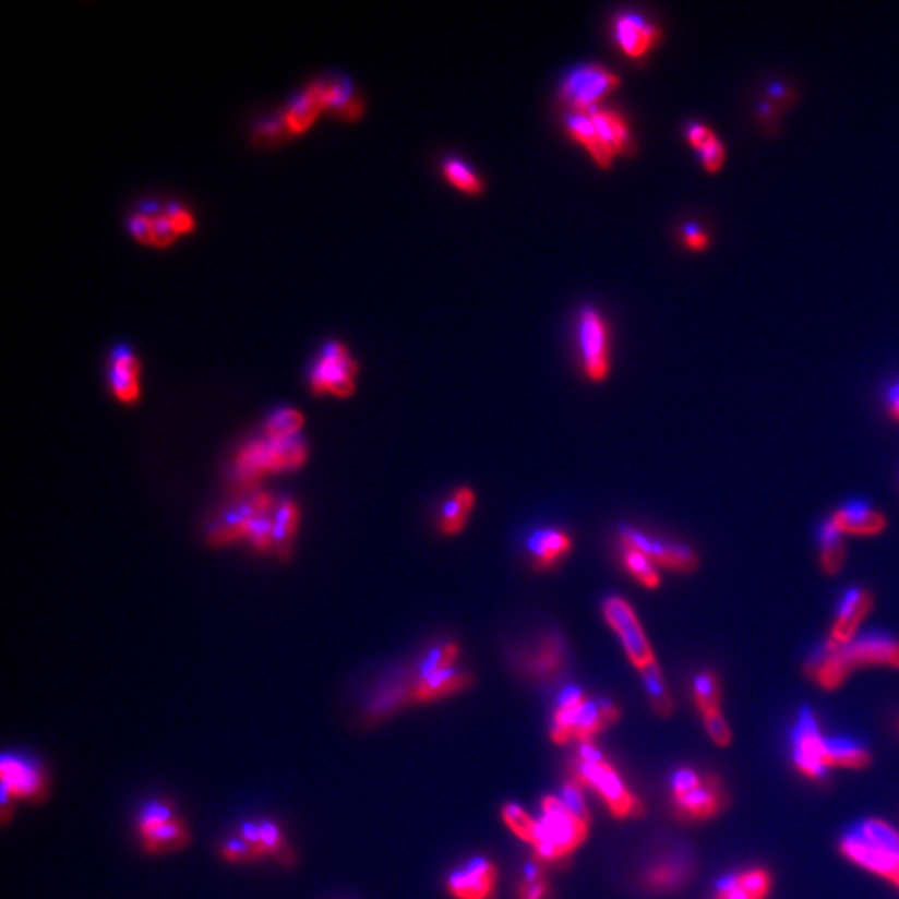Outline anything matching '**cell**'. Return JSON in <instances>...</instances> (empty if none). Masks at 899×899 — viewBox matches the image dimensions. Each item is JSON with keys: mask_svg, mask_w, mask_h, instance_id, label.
Listing matches in <instances>:
<instances>
[{"mask_svg": "<svg viewBox=\"0 0 899 899\" xmlns=\"http://www.w3.org/2000/svg\"><path fill=\"white\" fill-rule=\"evenodd\" d=\"M868 667L899 670V638L885 632L861 633L841 647L825 639L810 655L805 670L819 688L835 692L854 671Z\"/></svg>", "mask_w": 899, "mask_h": 899, "instance_id": "cell-1", "label": "cell"}, {"mask_svg": "<svg viewBox=\"0 0 899 899\" xmlns=\"http://www.w3.org/2000/svg\"><path fill=\"white\" fill-rule=\"evenodd\" d=\"M309 458V443L305 436L272 440L253 439L243 443L233 455L230 467L232 480L240 495L255 492L267 475L290 474L300 470Z\"/></svg>", "mask_w": 899, "mask_h": 899, "instance_id": "cell-2", "label": "cell"}, {"mask_svg": "<svg viewBox=\"0 0 899 899\" xmlns=\"http://www.w3.org/2000/svg\"><path fill=\"white\" fill-rule=\"evenodd\" d=\"M840 851L851 863L899 888V832L888 823L878 818L866 819L844 835Z\"/></svg>", "mask_w": 899, "mask_h": 899, "instance_id": "cell-3", "label": "cell"}, {"mask_svg": "<svg viewBox=\"0 0 899 899\" xmlns=\"http://www.w3.org/2000/svg\"><path fill=\"white\" fill-rule=\"evenodd\" d=\"M587 837L588 826L576 819L560 798H543L534 840L535 851L541 860H562L580 847Z\"/></svg>", "mask_w": 899, "mask_h": 899, "instance_id": "cell-4", "label": "cell"}, {"mask_svg": "<svg viewBox=\"0 0 899 899\" xmlns=\"http://www.w3.org/2000/svg\"><path fill=\"white\" fill-rule=\"evenodd\" d=\"M620 708L613 699H585L573 708H556L553 715L550 736L556 745H565L572 740L590 742L594 734L619 721Z\"/></svg>", "mask_w": 899, "mask_h": 899, "instance_id": "cell-5", "label": "cell"}, {"mask_svg": "<svg viewBox=\"0 0 899 899\" xmlns=\"http://www.w3.org/2000/svg\"><path fill=\"white\" fill-rule=\"evenodd\" d=\"M359 370V363L351 357L347 345L338 340L325 341L315 362L310 365V391L315 395L348 398L356 392Z\"/></svg>", "mask_w": 899, "mask_h": 899, "instance_id": "cell-6", "label": "cell"}, {"mask_svg": "<svg viewBox=\"0 0 899 899\" xmlns=\"http://www.w3.org/2000/svg\"><path fill=\"white\" fill-rule=\"evenodd\" d=\"M572 780L597 791L616 818H632L645 813L642 801L623 783L622 777L608 762L585 763L575 758L570 765Z\"/></svg>", "mask_w": 899, "mask_h": 899, "instance_id": "cell-7", "label": "cell"}, {"mask_svg": "<svg viewBox=\"0 0 899 899\" xmlns=\"http://www.w3.org/2000/svg\"><path fill=\"white\" fill-rule=\"evenodd\" d=\"M2 794L12 801H27L39 805L50 790L49 775L40 759L21 752H4L0 758Z\"/></svg>", "mask_w": 899, "mask_h": 899, "instance_id": "cell-8", "label": "cell"}, {"mask_svg": "<svg viewBox=\"0 0 899 899\" xmlns=\"http://www.w3.org/2000/svg\"><path fill=\"white\" fill-rule=\"evenodd\" d=\"M619 538L620 544H626L630 549L644 553L658 568L676 573H693L698 570V553L682 541L657 537L632 525H620Z\"/></svg>", "mask_w": 899, "mask_h": 899, "instance_id": "cell-9", "label": "cell"}, {"mask_svg": "<svg viewBox=\"0 0 899 899\" xmlns=\"http://www.w3.org/2000/svg\"><path fill=\"white\" fill-rule=\"evenodd\" d=\"M603 616L610 628L619 635L623 650L636 670L642 671L657 663L647 633L642 628V623L628 601L620 597L607 598L603 603Z\"/></svg>", "mask_w": 899, "mask_h": 899, "instance_id": "cell-10", "label": "cell"}, {"mask_svg": "<svg viewBox=\"0 0 899 899\" xmlns=\"http://www.w3.org/2000/svg\"><path fill=\"white\" fill-rule=\"evenodd\" d=\"M274 508V499L268 493L252 492L242 495V499L227 506L215 520L211 522L207 528L208 543L215 549H220L225 544L245 540L247 530L255 517H259L262 512Z\"/></svg>", "mask_w": 899, "mask_h": 899, "instance_id": "cell-11", "label": "cell"}, {"mask_svg": "<svg viewBox=\"0 0 899 899\" xmlns=\"http://www.w3.org/2000/svg\"><path fill=\"white\" fill-rule=\"evenodd\" d=\"M568 663V650L560 633H544L543 636L515 655L513 664L525 679L537 683H549L559 679Z\"/></svg>", "mask_w": 899, "mask_h": 899, "instance_id": "cell-12", "label": "cell"}, {"mask_svg": "<svg viewBox=\"0 0 899 899\" xmlns=\"http://www.w3.org/2000/svg\"><path fill=\"white\" fill-rule=\"evenodd\" d=\"M829 740L823 736L815 715L805 708L798 717L793 736V762L810 780H822L828 771Z\"/></svg>", "mask_w": 899, "mask_h": 899, "instance_id": "cell-13", "label": "cell"}, {"mask_svg": "<svg viewBox=\"0 0 899 899\" xmlns=\"http://www.w3.org/2000/svg\"><path fill=\"white\" fill-rule=\"evenodd\" d=\"M620 77L615 72L608 71L601 65H587L578 68L563 82V103L572 107L573 112H588L598 107L597 104L603 99L608 92L619 87Z\"/></svg>", "mask_w": 899, "mask_h": 899, "instance_id": "cell-14", "label": "cell"}, {"mask_svg": "<svg viewBox=\"0 0 899 899\" xmlns=\"http://www.w3.org/2000/svg\"><path fill=\"white\" fill-rule=\"evenodd\" d=\"M578 322V344L585 373L594 382L607 379L610 372V340L603 316L594 309H585Z\"/></svg>", "mask_w": 899, "mask_h": 899, "instance_id": "cell-15", "label": "cell"}, {"mask_svg": "<svg viewBox=\"0 0 899 899\" xmlns=\"http://www.w3.org/2000/svg\"><path fill=\"white\" fill-rule=\"evenodd\" d=\"M107 387L119 404L132 407L142 398V363L134 348L117 344L107 363Z\"/></svg>", "mask_w": 899, "mask_h": 899, "instance_id": "cell-16", "label": "cell"}, {"mask_svg": "<svg viewBox=\"0 0 899 899\" xmlns=\"http://www.w3.org/2000/svg\"><path fill=\"white\" fill-rule=\"evenodd\" d=\"M873 608H875V597L868 588L850 587L844 590L838 600L835 619H832L826 639L837 647L850 644L851 639L860 635L858 632L864 620L868 619L870 613L873 612Z\"/></svg>", "mask_w": 899, "mask_h": 899, "instance_id": "cell-17", "label": "cell"}, {"mask_svg": "<svg viewBox=\"0 0 899 899\" xmlns=\"http://www.w3.org/2000/svg\"><path fill=\"white\" fill-rule=\"evenodd\" d=\"M496 885V866L489 858L475 856L450 873V895L457 899H492Z\"/></svg>", "mask_w": 899, "mask_h": 899, "instance_id": "cell-18", "label": "cell"}, {"mask_svg": "<svg viewBox=\"0 0 899 899\" xmlns=\"http://www.w3.org/2000/svg\"><path fill=\"white\" fill-rule=\"evenodd\" d=\"M413 688V676H404V674H397L388 682L380 683L363 706V720L370 724L379 723L410 703H415Z\"/></svg>", "mask_w": 899, "mask_h": 899, "instance_id": "cell-19", "label": "cell"}, {"mask_svg": "<svg viewBox=\"0 0 899 899\" xmlns=\"http://www.w3.org/2000/svg\"><path fill=\"white\" fill-rule=\"evenodd\" d=\"M724 796L720 780L715 775H706L702 783L682 794H673L674 808L680 815L695 822L714 818L723 810Z\"/></svg>", "mask_w": 899, "mask_h": 899, "instance_id": "cell-20", "label": "cell"}, {"mask_svg": "<svg viewBox=\"0 0 899 899\" xmlns=\"http://www.w3.org/2000/svg\"><path fill=\"white\" fill-rule=\"evenodd\" d=\"M841 534L853 537H876L888 528V518L866 500H848L829 515Z\"/></svg>", "mask_w": 899, "mask_h": 899, "instance_id": "cell-21", "label": "cell"}, {"mask_svg": "<svg viewBox=\"0 0 899 899\" xmlns=\"http://www.w3.org/2000/svg\"><path fill=\"white\" fill-rule=\"evenodd\" d=\"M324 110H327L325 109L324 85L322 81L312 82L290 100L287 109L281 113L285 131L290 135L305 134Z\"/></svg>", "mask_w": 899, "mask_h": 899, "instance_id": "cell-22", "label": "cell"}, {"mask_svg": "<svg viewBox=\"0 0 899 899\" xmlns=\"http://www.w3.org/2000/svg\"><path fill=\"white\" fill-rule=\"evenodd\" d=\"M692 861L682 854H670V856L660 858L650 864V868L645 870L642 876V886L647 891L658 892H674L682 889L690 879L693 878Z\"/></svg>", "mask_w": 899, "mask_h": 899, "instance_id": "cell-23", "label": "cell"}, {"mask_svg": "<svg viewBox=\"0 0 899 899\" xmlns=\"http://www.w3.org/2000/svg\"><path fill=\"white\" fill-rule=\"evenodd\" d=\"M615 40L630 57H642L660 40V28L644 15L626 12L615 21Z\"/></svg>", "mask_w": 899, "mask_h": 899, "instance_id": "cell-24", "label": "cell"}, {"mask_svg": "<svg viewBox=\"0 0 899 899\" xmlns=\"http://www.w3.org/2000/svg\"><path fill=\"white\" fill-rule=\"evenodd\" d=\"M474 682V674L470 671L452 664L415 683L413 699L415 703L435 702V699L464 692Z\"/></svg>", "mask_w": 899, "mask_h": 899, "instance_id": "cell-25", "label": "cell"}, {"mask_svg": "<svg viewBox=\"0 0 899 899\" xmlns=\"http://www.w3.org/2000/svg\"><path fill=\"white\" fill-rule=\"evenodd\" d=\"M573 549V540L560 528H538L528 537L527 550L535 570H549L565 559Z\"/></svg>", "mask_w": 899, "mask_h": 899, "instance_id": "cell-26", "label": "cell"}, {"mask_svg": "<svg viewBox=\"0 0 899 899\" xmlns=\"http://www.w3.org/2000/svg\"><path fill=\"white\" fill-rule=\"evenodd\" d=\"M190 841H192V832L185 819L180 815L173 816L169 822L139 837L142 851L151 856H164V854L185 850Z\"/></svg>", "mask_w": 899, "mask_h": 899, "instance_id": "cell-27", "label": "cell"}, {"mask_svg": "<svg viewBox=\"0 0 899 899\" xmlns=\"http://www.w3.org/2000/svg\"><path fill=\"white\" fill-rule=\"evenodd\" d=\"M300 527V508L296 500H278L272 515V531H274V552L281 560L290 559L293 543Z\"/></svg>", "mask_w": 899, "mask_h": 899, "instance_id": "cell-28", "label": "cell"}, {"mask_svg": "<svg viewBox=\"0 0 899 899\" xmlns=\"http://www.w3.org/2000/svg\"><path fill=\"white\" fill-rule=\"evenodd\" d=\"M588 113H590L591 120L597 127L601 142H603L607 151L612 154V157L632 151L633 142L628 123L616 110L595 107V109L588 110Z\"/></svg>", "mask_w": 899, "mask_h": 899, "instance_id": "cell-29", "label": "cell"}, {"mask_svg": "<svg viewBox=\"0 0 899 899\" xmlns=\"http://www.w3.org/2000/svg\"><path fill=\"white\" fill-rule=\"evenodd\" d=\"M816 534H818L816 538H818L819 566L823 573L828 576L838 575L847 562L844 535L829 517L822 522Z\"/></svg>", "mask_w": 899, "mask_h": 899, "instance_id": "cell-30", "label": "cell"}, {"mask_svg": "<svg viewBox=\"0 0 899 899\" xmlns=\"http://www.w3.org/2000/svg\"><path fill=\"white\" fill-rule=\"evenodd\" d=\"M566 129H568L570 135H572L573 139H576L584 147L588 148V152H590L591 157L595 158V163H597L598 166L610 167L613 160L612 154L607 151L603 142H601L590 113H570V116L566 117Z\"/></svg>", "mask_w": 899, "mask_h": 899, "instance_id": "cell-31", "label": "cell"}, {"mask_svg": "<svg viewBox=\"0 0 899 899\" xmlns=\"http://www.w3.org/2000/svg\"><path fill=\"white\" fill-rule=\"evenodd\" d=\"M322 85H324L325 109L334 110L338 116L348 120H357L362 116V100L348 79L322 81Z\"/></svg>", "mask_w": 899, "mask_h": 899, "instance_id": "cell-32", "label": "cell"}, {"mask_svg": "<svg viewBox=\"0 0 899 899\" xmlns=\"http://www.w3.org/2000/svg\"><path fill=\"white\" fill-rule=\"evenodd\" d=\"M256 826L265 856L277 861L284 868H293L297 864V853L288 843L284 828L272 818L256 819Z\"/></svg>", "mask_w": 899, "mask_h": 899, "instance_id": "cell-33", "label": "cell"}, {"mask_svg": "<svg viewBox=\"0 0 899 899\" xmlns=\"http://www.w3.org/2000/svg\"><path fill=\"white\" fill-rule=\"evenodd\" d=\"M475 506V493L470 489H457L440 510L439 527L443 535H457L467 525L468 515Z\"/></svg>", "mask_w": 899, "mask_h": 899, "instance_id": "cell-34", "label": "cell"}, {"mask_svg": "<svg viewBox=\"0 0 899 899\" xmlns=\"http://www.w3.org/2000/svg\"><path fill=\"white\" fill-rule=\"evenodd\" d=\"M639 674H642V680H644L645 692H647L655 714H657L658 717H670L674 710V703L673 698H671L670 690H668L667 682H664L661 668L658 667V663H654L639 671Z\"/></svg>", "mask_w": 899, "mask_h": 899, "instance_id": "cell-35", "label": "cell"}, {"mask_svg": "<svg viewBox=\"0 0 899 899\" xmlns=\"http://www.w3.org/2000/svg\"><path fill=\"white\" fill-rule=\"evenodd\" d=\"M305 425L302 411L293 407H278L265 420L264 436L272 440L292 439L302 435Z\"/></svg>", "mask_w": 899, "mask_h": 899, "instance_id": "cell-36", "label": "cell"}, {"mask_svg": "<svg viewBox=\"0 0 899 899\" xmlns=\"http://www.w3.org/2000/svg\"><path fill=\"white\" fill-rule=\"evenodd\" d=\"M177 815H179V812H177L176 803L170 798H152V800L145 801L144 805L139 808L137 815H135V835H137V838L142 837L145 832L169 822Z\"/></svg>", "mask_w": 899, "mask_h": 899, "instance_id": "cell-37", "label": "cell"}, {"mask_svg": "<svg viewBox=\"0 0 899 899\" xmlns=\"http://www.w3.org/2000/svg\"><path fill=\"white\" fill-rule=\"evenodd\" d=\"M215 851L225 863L230 864H253L267 858L261 848L253 847L236 831L229 837L220 838L215 844Z\"/></svg>", "mask_w": 899, "mask_h": 899, "instance_id": "cell-38", "label": "cell"}, {"mask_svg": "<svg viewBox=\"0 0 899 899\" xmlns=\"http://www.w3.org/2000/svg\"><path fill=\"white\" fill-rule=\"evenodd\" d=\"M622 562L625 565L626 572L644 585L648 590H657L661 585L660 568L638 550L630 549L626 544H622Z\"/></svg>", "mask_w": 899, "mask_h": 899, "instance_id": "cell-39", "label": "cell"}, {"mask_svg": "<svg viewBox=\"0 0 899 899\" xmlns=\"http://www.w3.org/2000/svg\"><path fill=\"white\" fill-rule=\"evenodd\" d=\"M872 765L868 750L853 742H829L828 768L866 769Z\"/></svg>", "mask_w": 899, "mask_h": 899, "instance_id": "cell-40", "label": "cell"}, {"mask_svg": "<svg viewBox=\"0 0 899 899\" xmlns=\"http://www.w3.org/2000/svg\"><path fill=\"white\" fill-rule=\"evenodd\" d=\"M693 698L699 714L721 710V683L714 671L706 670L693 679Z\"/></svg>", "mask_w": 899, "mask_h": 899, "instance_id": "cell-41", "label": "cell"}, {"mask_svg": "<svg viewBox=\"0 0 899 899\" xmlns=\"http://www.w3.org/2000/svg\"><path fill=\"white\" fill-rule=\"evenodd\" d=\"M458 654H460V648H458L455 642H443V644L430 648V650L423 655L422 660L415 667V683L419 682V680L427 679V676L435 673V671L442 670V668L455 664Z\"/></svg>", "mask_w": 899, "mask_h": 899, "instance_id": "cell-42", "label": "cell"}, {"mask_svg": "<svg viewBox=\"0 0 899 899\" xmlns=\"http://www.w3.org/2000/svg\"><path fill=\"white\" fill-rule=\"evenodd\" d=\"M443 173H445L452 185L457 187L465 194L477 195L483 190V182H481L480 177L458 158H448L443 164Z\"/></svg>", "mask_w": 899, "mask_h": 899, "instance_id": "cell-43", "label": "cell"}, {"mask_svg": "<svg viewBox=\"0 0 899 899\" xmlns=\"http://www.w3.org/2000/svg\"><path fill=\"white\" fill-rule=\"evenodd\" d=\"M503 822L517 835L520 840L534 844L535 832H537V822L525 812L522 806L515 803H506L502 808Z\"/></svg>", "mask_w": 899, "mask_h": 899, "instance_id": "cell-44", "label": "cell"}, {"mask_svg": "<svg viewBox=\"0 0 899 899\" xmlns=\"http://www.w3.org/2000/svg\"><path fill=\"white\" fill-rule=\"evenodd\" d=\"M736 879L738 885L742 886L743 891L752 899L768 898L771 886H774V878L765 868H752L748 872L736 873Z\"/></svg>", "mask_w": 899, "mask_h": 899, "instance_id": "cell-45", "label": "cell"}, {"mask_svg": "<svg viewBox=\"0 0 899 899\" xmlns=\"http://www.w3.org/2000/svg\"><path fill=\"white\" fill-rule=\"evenodd\" d=\"M560 800H562L563 806H565L576 819H580L582 823L590 826V813H588L587 801H585L584 791H582L578 781H566V783L563 784Z\"/></svg>", "mask_w": 899, "mask_h": 899, "instance_id": "cell-46", "label": "cell"}, {"mask_svg": "<svg viewBox=\"0 0 899 899\" xmlns=\"http://www.w3.org/2000/svg\"><path fill=\"white\" fill-rule=\"evenodd\" d=\"M179 239V233L176 232L166 214L160 211L154 212V214H152L151 247H154V249H167V247L173 245Z\"/></svg>", "mask_w": 899, "mask_h": 899, "instance_id": "cell-47", "label": "cell"}, {"mask_svg": "<svg viewBox=\"0 0 899 899\" xmlns=\"http://www.w3.org/2000/svg\"><path fill=\"white\" fill-rule=\"evenodd\" d=\"M163 212L166 214V217L169 218L170 224H172L179 237L190 236V233H194L195 229H197V218H195V215L192 214L189 208L179 204V202H169Z\"/></svg>", "mask_w": 899, "mask_h": 899, "instance_id": "cell-48", "label": "cell"}, {"mask_svg": "<svg viewBox=\"0 0 899 899\" xmlns=\"http://www.w3.org/2000/svg\"><path fill=\"white\" fill-rule=\"evenodd\" d=\"M702 717L708 736H710L718 746L730 745L731 730L721 710L710 711V714L702 715Z\"/></svg>", "mask_w": 899, "mask_h": 899, "instance_id": "cell-49", "label": "cell"}, {"mask_svg": "<svg viewBox=\"0 0 899 899\" xmlns=\"http://www.w3.org/2000/svg\"><path fill=\"white\" fill-rule=\"evenodd\" d=\"M696 151H698L699 160H702L703 167H705L708 172H718V170L723 167L724 147L717 135L706 142L705 145H702V147L696 148Z\"/></svg>", "mask_w": 899, "mask_h": 899, "instance_id": "cell-50", "label": "cell"}, {"mask_svg": "<svg viewBox=\"0 0 899 899\" xmlns=\"http://www.w3.org/2000/svg\"><path fill=\"white\" fill-rule=\"evenodd\" d=\"M127 230H129L135 242L151 247L152 214L141 211L131 215V218L127 221Z\"/></svg>", "mask_w": 899, "mask_h": 899, "instance_id": "cell-51", "label": "cell"}, {"mask_svg": "<svg viewBox=\"0 0 899 899\" xmlns=\"http://www.w3.org/2000/svg\"><path fill=\"white\" fill-rule=\"evenodd\" d=\"M702 778L703 777L696 774L695 769L680 768L679 771L673 775V778H671V791H673V794L686 793V791L698 787V784L702 783Z\"/></svg>", "mask_w": 899, "mask_h": 899, "instance_id": "cell-52", "label": "cell"}, {"mask_svg": "<svg viewBox=\"0 0 899 899\" xmlns=\"http://www.w3.org/2000/svg\"><path fill=\"white\" fill-rule=\"evenodd\" d=\"M683 242L690 250H705L710 243V237L698 224H686L683 227Z\"/></svg>", "mask_w": 899, "mask_h": 899, "instance_id": "cell-53", "label": "cell"}, {"mask_svg": "<svg viewBox=\"0 0 899 899\" xmlns=\"http://www.w3.org/2000/svg\"><path fill=\"white\" fill-rule=\"evenodd\" d=\"M715 899H752L742 886L738 885L736 875L727 876L718 883L717 891H715Z\"/></svg>", "mask_w": 899, "mask_h": 899, "instance_id": "cell-54", "label": "cell"}, {"mask_svg": "<svg viewBox=\"0 0 899 899\" xmlns=\"http://www.w3.org/2000/svg\"><path fill=\"white\" fill-rule=\"evenodd\" d=\"M550 886L547 878L538 882L522 883L518 888V899H549Z\"/></svg>", "mask_w": 899, "mask_h": 899, "instance_id": "cell-55", "label": "cell"}, {"mask_svg": "<svg viewBox=\"0 0 899 899\" xmlns=\"http://www.w3.org/2000/svg\"><path fill=\"white\" fill-rule=\"evenodd\" d=\"M711 137H715V132L711 131L710 127L703 125V123L693 122L686 129V139L695 148L702 147Z\"/></svg>", "mask_w": 899, "mask_h": 899, "instance_id": "cell-56", "label": "cell"}, {"mask_svg": "<svg viewBox=\"0 0 899 899\" xmlns=\"http://www.w3.org/2000/svg\"><path fill=\"white\" fill-rule=\"evenodd\" d=\"M585 699H587V696H585V693L582 692L578 686H566V688L560 693L556 708H573V706H578L580 703H584Z\"/></svg>", "mask_w": 899, "mask_h": 899, "instance_id": "cell-57", "label": "cell"}, {"mask_svg": "<svg viewBox=\"0 0 899 899\" xmlns=\"http://www.w3.org/2000/svg\"><path fill=\"white\" fill-rule=\"evenodd\" d=\"M885 404L891 419L899 423V382L892 383L886 392Z\"/></svg>", "mask_w": 899, "mask_h": 899, "instance_id": "cell-58", "label": "cell"}, {"mask_svg": "<svg viewBox=\"0 0 899 899\" xmlns=\"http://www.w3.org/2000/svg\"><path fill=\"white\" fill-rule=\"evenodd\" d=\"M576 758H580L582 762L585 763H603L607 762L604 759L603 753L597 748L591 742H582L580 743V752H578V756Z\"/></svg>", "mask_w": 899, "mask_h": 899, "instance_id": "cell-59", "label": "cell"}, {"mask_svg": "<svg viewBox=\"0 0 899 899\" xmlns=\"http://www.w3.org/2000/svg\"><path fill=\"white\" fill-rule=\"evenodd\" d=\"M522 878H524V882L522 883H531L538 882V879H543V868H541L540 864L535 863V861H530V863L525 864L524 873H522Z\"/></svg>", "mask_w": 899, "mask_h": 899, "instance_id": "cell-60", "label": "cell"}, {"mask_svg": "<svg viewBox=\"0 0 899 899\" xmlns=\"http://www.w3.org/2000/svg\"><path fill=\"white\" fill-rule=\"evenodd\" d=\"M896 728H898V733H899V717H898V720H896Z\"/></svg>", "mask_w": 899, "mask_h": 899, "instance_id": "cell-61", "label": "cell"}]
</instances>
